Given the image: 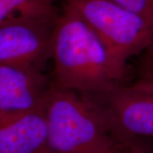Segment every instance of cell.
Listing matches in <instances>:
<instances>
[{
    "label": "cell",
    "instance_id": "obj_1",
    "mask_svg": "<svg viewBox=\"0 0 153 153\" xmlns=\"http://www.w3.org/2000/svg\"><path fill=\"white\" fill-rule=\"evenodd\" d=\"M51 58V82L61 88L92 96L123 84L127 71L93 29L66 8L53 27Z\"/></svg>",
    "mask_w": 153,
    "mask_h": 153
},
{
    "label": "cell",
    "instance_id": "obj_2",
    "mask_svg": "<svg viewBox=\"0 0 153 153\" xmlns=\"http://www.w3.org/2000/svg\"><path fill=\"white\" fill-rule=\"evenodd\" d=\"M47 153H104L118 140L91 96L51 82L44 104Z\"/></svg>",
    "mask_w": 153,
    "mask_h": 153
},
{
    "label": "cell",
    "instance_id": "obj_3",
    "mask_svg": "<svg viewBox=\"0 0 153 153\" xmlns=\"http://www.w3.org/2000/svg\"><path fill=\"white\" fill-rule=\"evenodd\" d=\"M96 33L122 65L153 46V23L110 0H65Z\"/></svg>",
    "mask_w": 153,
    "mask_h": 153
},
{
    "label": "cell",
    "instance_id": "obj_4",
    "mask_svg": "<svg viewBox=\"0 0 153 153\" xmlns=\"http://www.w3.org/2000/svg\"><path fill=\"white\" fill-rule=\"evenodd\" d=\"M106 117L113 136L123 141L153 137V88L136 80L92 96Z\"/></svg>",
    "mask_w": 153,
    "mask_h": 153
},
{
    "label": "cell",
    "instance_id": "obj_5",
    "mask_svg": "<svg viewBox=\"0 0 153 153\" xmlns=\"http://www.w3.org/2000/svg\"><path fill=\"white\" fill-rule=\"evenodd\" d=\"M55 23L20 18L0 25V64H24L44 69L51 59Z\"/></svg>",
    "mask_w": 153,
    "mask_h": 153
},
{
    "label": "cell",
    "instance_id": "obj_6",
    "mask_svg": "<svg viewBox=\"0 0 153 153\" xmlns=\"http://www.w3.org/2000/svg\"><path fill=\"white\" fill-rule=\"evenodd\" d=\"M51 84L42 69L24 64H0V112L42 108Z\"/></svg>",
    "mask_w": 153,
    "mask_h": 153
},
{
    "label": "cell",
    "instance_id": "obj_7",
    "mask_svg": "<svg viewBox=\"0 0 153 153\" xmlns=\"http://www.w3.org/2000/svg\"><path fill=\"white\" fill-rule=\"evenodd\" d=\"M44 106L19 112H0V153H47Z\"/></svg>",
    "mask_w": 153,
    "mask_h": 153
},
{
    "label": "cell",
    "instance_id": "obj_8",
    "mask_svg": "<svg viewBox=\"0 0 153 153\" xmlns=\"http://www.w3.org/2000/svg\"><path fill=\"white\" fill-rule=\"evenodd\" d=\"M60 14L54 0H0V25L20 18L55 23Z\"/></svg>",
    "mask_w": 153,
    "mask_h": 153
},
{
    "label": "cell",
    "instance_id": "obj_9",
    "mask_svg": "<svg viewBox=\"0 0 153 153\" xmlns=\"http://www.w3.org/2000/svg\"><path fill=\"white\" fill-rule=\"evenodd\" d=\"M153 23V0H110Z\"/></svg>",
    "mask_w": 153,
    "mask_h": 153
},
{
    "label": "cell",
    "instance_id": "obj_10",
    "mask_svg": "<svg viewBox=\"0 0 153 153\" xmlns=\"http://www.w3.org/2000/svg\"><path fill=\"white\" fill-rule=\"evenodd\" d=\"M139 78L153 80V46L143 53L139 66Z\"/></svg>",
    "mask_w": 153,
    "mask_h": 153
},
{
    "label": "cell",
    "instance_id": "obj_11",
    "mask_svg": "<svg viewBox=\"0 0 153 153\" xmlns=\"http://www.w3.org/2000/svg\"><path fill=\"white\" fill-rule=\"evenodd\" d=\"M104 153H146L137 144L136 140L123 141L117 140Z\"/></svg>",
    "mask_w": 153,
    "mask_h": 153
},
{
    "label": "cell",
    "instance_id": "obj_12",
    "mask_svg": "<svg viewBox=\"0 0 153 153\" xmlns=\"http://www.w3.org/2000/svg\"><path fill=\"white\" fill-rule=\"evenodd\" d=\"M147 83L150 85V86H152L153 87V80H148Z\"/></svg>",
    "mask_w": 153,
    "mask_h": 153
},
{
    "label": "cell",
    "instance_id": "obj_13",
    "mask_svg": "<svg viewBox=\"0 0 153 153\" xmlns=\"http://www.w3.org/2000/svg\"><path fill=\"white\" fill-rule=\"evenodd\" d=\"M151 153H153V152H151Z\"/></svg>",
    "mask_w": 153,
    "mask_h": 153
}]
</instances>
